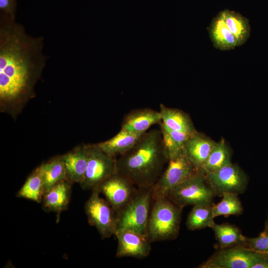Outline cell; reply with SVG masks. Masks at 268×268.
Here are the masks:
<instances>
[{"instance_id":"obj_4","label":"cell","mask_w":268,"mask_h":268,"mask_svg":"<svg viewBox=\"0 0 268 268\" xmlns=\"http://www.w3.org/2000/svg\"><path fill=\"white\" fill-rule=\"evenodd\" d=\"M152 202L151 188H137L131 200L116 215V230L129 229L147 235Z\"/></svg>"},{"instance_id":"obj_32","label":"cell","mask_w":268,"mask_h":268,"mask_svg":"<svg viewBox=\"0 0 268 268\" xmlns=\"http://www.w3.org/2000/svg\"><path fill=\"white\" fill-rule=\"evenodd\" d=\"M263 254H264L265 255H266L268 257V252H266V253H263Z\"/></svg>"},{"instance_id":"obj_27","label":"cell","mask_w":268,"mask_h":268,"mask_svg":"<svg viewBox=\"0 0 268 268\" xmlns=\"http://www.w3.org/2000/svg\"><path fill=\"white\" fill-rule=\"evenodd\" d=\"M221 197L222 199L218 203H213L212 205L214 218L219 216L238 215L242 213L243 208L238 195L224 193Z\"/></svg>"},{"instance_id":"obj_17","label":"cell","mask_w":268,"mask_h":268,"mask_svg":"<svg viewBox=\"0 0 268 268\" xmlns=\"http://www.w3.org/2000/svg\"><path fill=\"white\" fill-rule=\"evenodd\" d=\"M143 134L134 133L121 129L111 138L95 144L105 153L116 158L132 149Z\"/></svg>"},{"instance_id":"obj_20","label":"cell","mask_w":268,"mask_h":268,"mask_svg":"<svg viewBox=\"0 0 268 268\" xmlns=\"http://www.w3.org/2000/svg\"><path fill=\"white\" fill-rule=\"evenodd\" d=\"M45 194L44 180L40 166L36 167L27 178L16 196L38 203H41Z\"/></svg>"},{"instance_id":"obj_23","label":"cell","mask_w":268,"mask_h":268,"mask_svg":"<svg viewBox=\"0 0 268 268\" xmlns=\"http://www.w3.org/2000/svg\"><path fill=\"white\" fill-rule=\"evenodd\" d=\"M231 152L223 139L216 142L206 160L199 169L204 174L215 171L231 163Z\"/></svg>"},{"instance_id":"obj_11","label":"cell","mask_w":268,"mask_h":268,"mask_svg":"<svg viewBox=\"0 0 268 268\" xmlns=\"http://www.w3.org/2000/svg\"><path fill=\"white\" fill-rule=\"evenodd\" d=\"M96 189L104 196L116 215L131 200L137 188L128 179L116 172Z\"/></svg>"},{"instance_id":"obj_10","label":"cell","mask_w":268,"mask_h":268,"mask_svg":"<svg viewBox=\"0 0 268 268\" xmlns=\"http://www.w3.org/2000/svg\"><path fill=\"white\" fill-rule=\"evenodd\" d=\"M204 175L216 196H222L224 193L243 194L247 187V175L239 166L232 163Z\"/></svg>"},{"instance_id":"obj_29","label":"cell","mask_w":268,"mask_h":268,"mask_svg":"<svg viewBox=\"0 0 268 268\" xmlns=\"http://www.w3.org/2000/svg\"><path fill=\"white\" fill-rule=\"evenodd\" d=\"M16 0H0V10L2 13L15 19Z\"/></svg>"},{"instance_id":"obj_14","label":"cell","mask_w":268,"mask_h":268,"mask_svg":"<svg viewBox=\"0 0 268 268\" xmlns=\"http://www.w3.org/2000/svg\"><path fill=\"white\" fill-rule=\"evenodd\" d=\"M73 184L67 180H62L46 192L43 196L42 208L46 212H54L57 217L68 208Z\"/></svg>"},{"instance_id":"obj_16","label":"cell","mask_w":268,"mask_h":268,"mask_svg":"<svg viewBox=\"0 0 268 268\" xmlns=\"http://www.w3.org/2000/svg\"><path fill=\"white\" fill-rule=\"evenodd\" d=\"M216 142L197 131L187 140L184 150L188 158L200 169L206 160Z\"/></svg>"},{"instance_id":"obj_6","label":"cell","mask_w":268,"mask_h":268,"mask_svg":"<svg viewBox=\"0 0 268 268\" xmlns=\"http://www.w3.org/2000/svg\"><path fill=\"white\" fill-rule=\"evenodd\" d=\"M216 196L200 170L192 176L175 187L169 198L178 205L184 207L188 205H210Z\"/></svg>"},{"instance_id":"obj_8","label":"cell","mask_w":268,"mask_h":268,"mask_svg":"<svg viewBox=\"0 0 268 268\" xmlns=\"http://www.w3.org/2000/svg\"><path fill=\"white\" fill-rule=\"evenodd\" d=\"M88 158L82 183L83 190L96 189L105 180L116 172V158L101 150L96 144H88Z\"/></svg>"},{"instance_id":"obj_30","label":"cell","mask_w":268,"mask_h":268,"mask_svg":"<svg viewBox=\"0 0 268 268\" xmlns=\"http://www.w3.org/2000/svg\"><path fill=\"white\" fill-rule=\"evenodd\" d=\"M253 268H268V259L256 264Z\"/></svg>"},{"instance_id":"obj_1","label":"cell","mask_w":268,"mask_h":268,"mask_svg":"<svg viewBox=\"0 0 268 268\" xmlns=\"http://www.w3.org/2000/svg\"><path fill=\"white\" fill-rule=\"evenodd\" d=\"M43 37L28 35L9 15L0 14V111L16 119L35 96L47 58Z\"/></svg>"},{"instance_id":"obj_28","label":"cell","mask_w":268,"mask_h":268,"mask_svg":"<svg viewBox=\"0 0 268 268\" xmlns=\"http://www.w3.org/2000/svg\"><path fill=\"white\" fill-rule=\"evenodd\" d=\"M242 246L260 253L267 252H268V233L262 232L259 236L256 237H246L245 243Z\"/></svg>"},{"instance_id":"obj_24","label":"cell","mask_w":268,"mask_h":268,"mask_svg":"<svg viewBox=\"0 0 268 268\" xmlns=\"http://www.w3.org/2000/svg\"><path fill=\"white\" fill-rule=\"evenodd\" d=\"M39 166L44 180L45 193L58 182L66 179L62 155H57Z\"/></svg>"},{"instance_id":"obj_13","label":"cell","mask_w":268,"mask_h":268,"mask_svg":"<svg viewBox=\"0 0 268 268\" xmlns=\"http://www.w3.org/2000/svg\"><path fill=\"white\" fill-rule=\"evenodd\" d=\"M66 180L80 185L84 178L88 158L87 144L78 145L63 154Z\"/></svg>"},{"instance_id":"obj_5","label":"cell","mask_w":268,"mask_h":268,"mask_svg":"<svg viewBox=\"0 0 268 268\" xmlns=\"http://www.w3.org/2000/svg\"><path fill=\"white\" fill-rule=\"evenodd\" d=\"M167 164L166 168L151 188L153 200L168 197L175 187L199 170L188 158L184 149L169 158Z\"/></svg>"},{"instance_id":"obj_25","label":"cell","mask_w":268,"mask_h":268,"mask_svg":"<svg viewBox=\"0 0 268 268\" xmlns=\"http://www.w3.org/2000/svg\"><path fill=\"white\" fill-rule=\"evenodd\" d=\"M212 205L204 204L194 205L187 217L186 223L187 228L192 231L206 227L211 228L215 223Z\"/></svg>"},{"instance_id":"obj_19","label":"cell","mask_w":268,"mask_h":268,"mask_svg":"<svg viewBox=\"0 0 268 268\" xmlns=\"http://www.w3.org/2000/svg\"><path fill=\"white\" fill-rule=\"evenodd\" d=\"M162 122L171 129L192 134L197 132L190 116L182 110L160 105Z\"/></svg>"},{"instance_id":"obj_22","label":"cell","mask_w":268,"mask_h":268,"mask_svg":"<svg viewBox=\"0 0 268 268\" xmlns=\"http://www.w3.org/2000/svg\"><path fill=\"white\" fill-rule=\"evenodd\" d=\"M211 228L213 230L220 248L235 246H243L246 237L236 226L229 223L217 224L215 223Z\"/></svg>"},{"instance_id":"obj_2","label":"cell","mask_w":268,"mask_h":268,"mask_svg":"<svg viewBox=\"0 0 268 268\" xmlns=\"http://www.w3.org/2000/svg\"><path fill=\"white\" fill-rule=\"evenodd\" d=\"M168 160L160 130L143 134L130 150L116 158V172L138 189H150Z\"/></svg>"},{"instance_id":"obj_3","label":"cell","mask_w":268,"mask_h":268,"mask_svg":"<svg viewBox=\"0 0 268 268\" xmlns=\"http://www.w3.org/2000/svg\"><path fill=\"white\" fill-rule=\"evenodd\" d=\"M147 235L149 241L173 240L179 233L183 207L169 198L153 200Z\"/></svg>"},{"instance_id":"obj_31","label":"cell","mask_w":268,"mask_h":268,"mask_svg":"<svg viewBox=\"0 0 268 268\" xmlns=\"http://www.w3.org/2000/svg\"><path fill=\"white\" fill-rule=\"evenodd\" d=\"M263 232L268 233V216L266 221L265 228Z\"/></svg>"},{"instance_id":"obj_18","label":"cell","mask_w":268,"mask_h":268,"mask_svg":"<svg viewBox=\"0 0 268 268\" xmlns=\"http://www.w3.org/2000/svg\"><path fill=\"white\" fill-rule=\"evenodd\" d=\"M208 30L211 41L215 48L228 51L238 46L235 36L226 25L222 11L212 19Z\"/></svg>"},{"instance_id":"obj_15","label":"cell","mask_w":268,"mask_h":268,"mask_svg":"<svg viewBox=\"0 0 268 268\" xmlns=\"http://www.w3.org/2000/svg\"><path fill=\"white\" fill-rule=\"evenodd\" d=\"M162 121L159 111L149 108L131 111L123 119L121 129L130 132L143 134L152 125Z\"/></svg>"},{"instance_id":"obj_26","label":"cell","mask_w":268,"mask_h":268,"mask_svg":"<svg viewBox=\"0 0 268 268\" xmlns=\"http://www.w3.org/2000/svg\"><path fill=\"white\" fill-rule=\"evenodd\" d=\"M163 142L168 158L181 151L192 135L170 129L162 122L159 124Z\"/></svg>"},{"instance_id":"obj_21","label":"cell","mask_w":268,"mask_h":268,"mask_svg":"<svg viewBox=\"0 0 268 268\" xmlns=\"http://www.w3.org/2000/svg\"><path fill=\"white\" fill-rule=\"evenodd\" d=\"M226 25L235 36L238 46L243 45L250 36L251 27L248 19L235 11H222Z\"/></svg>"},{"instance_id":"obj_12","label":"cell","mask_w":268,"mask_h":268,"mask_svg":"<svg viewBox=\"0 0 268 268\" xmlns=\"http://www.w3.org/2000/svg\"><path fill=\"white\" fill-rule=\"evenodd\" d=\"M116 236L118 246L116 257H133L142 259L151 251V242L147 235L129 229L117 230Z\"/></svg>"},{"instance_id":"obj_9","label":"cell","mask_w":268,"mask_h":268,"mask_svg":"<svg viewBox=\"0 0 268 268\" xmlns=\"http://www.w3.org/2000/svg\"><path fill=\"white\" fill-rule=\"evenodd\" d=\"M100 195L97 189L92 190L84 210L89 223L96 228L102 239H105L115 234L117 219L113 208Z\"/></svg>"},{"instance_id":"obj_7","label":"cell","mask_w":268,"mask_h":268,"mask_svg":"<svg viewBox=\"0 0 268 268\" xmlns=\"http://www.w3.org/2000/svg\"><path fill=\"white\" fill-rule=\"evenodd\" d=\"M268 259L263 253L250 250L244 246H235L220 248L201 268H253L257 264Z\"/></svg>"}]
</instances>
